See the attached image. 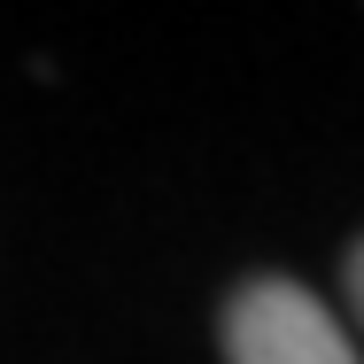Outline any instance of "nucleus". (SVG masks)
I'll return each instance as SVG.
<instances>
[{
	"mask_svg": "<svg viewBox=\"0 0 364 364\" xmlns=\"http://www.w3.org/2000/svg\"><path fill=\"white\" fill-rule=\"evenodd\" d=\"M225 364H364L357 333L333 318V302L287 272H248L218 310Z\"/></svg>",
	"mask_w": 364,
	"mask_h": 364,
	"instance_id": "f257e3e1",
	"label": "nucleus"
},
{
	"mask_svg": "<svg viewBox=\"0 0 364 364\" xmlns=\"http://www.w3.org/2000/svg\"><path fill=\"white\" fill-rule=\"evenodd\" d=\"M341 294H349V318H357V333H364V232L349 240V256H341Z\"/></svg>",
	"mask_w": 364,
	"mask_h": 364,
	"instance_id": "f03ea898",
	"label": "nucleus"
}]
</instances>
